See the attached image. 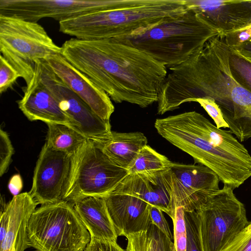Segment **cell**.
Here are the masks:
<instances>
[{
    "label": "cell",
    "instance_id": "obj_1",
    "mask_svg": "<svg viewBox=\"0 0 251 251\" xmlns=\"http://www.w3.org/2000/svg\"><path fill=\"white\" fill-rule=\"evenodd\" d=\"M159 90L158 103L164 113L204 97L213 99L230 132L240 142L251 138V93L232 77L224 43L219 35L186 61L169 68Z\"/></svg>",
    "mask_w": 251,
    "mask_h": 251
},
{
    "label": "cell",
    "instance_id": "obj_2",
    "mask_svg": "<svg viewBox=\"0 0 251 251\" xmlns=\"http://www.w3.org/2000/svg\"><path fill=\"white\" fill-rule=\"evenodd\" d=\"M61 54L116 103L146 108L157 102L167 68L134 46L114 39L72 38Z\"/></svg>",
    "mask_w": 251,
    "mask_h": 251
},
{
    "label": "cell",
    "instance_id": "obj_3",
    "mask_svg": "<svg viewBox=\"0 0 251 251\" xmlns=\"http://www.w3.org/2000/svg\"><path fill=\"white\" fill-rule=\"evenodd\" d=\"M158 133L218 176L233 190L251 176V155L230 131L218 128L196 111L157 119Z\"/></svg>",
    "mask_w": 251,
    "mask_h": 251
},
{
    "label": "cell",
    "instance_id": "obj_4",
    "mask_svg": "<svg viewBox=\"0 0 251 251\" xmlns=\"http://www.w3.org/2000/svg\"><path fill=\"white\" fill-rule=\"evenodd\" d=\"M187 9L185 0H112L107 8L59 22V31L84 40L137 35Z\"/></svg>",
    "mask_w": 251,
    "mask_h": 251
},
{
    "label": "cell",
    "instance_id": "obj_5",
    "mask_svg": "<svg viewBox=\"0 0 251 251\" xmlns=\"http://www.w3.org/2000/svg\"><path fill=\"white\" fill-rule=\"evenodd\" d=\"M218 35L194 10L188 8L184 13L140 34L114 39L137 48L170 68L186 61L209 39Z\"/></svg>",
    "mask_w": 251,
    "mask_h": 251
},
{
    "label": "cell",
    "instance_id": "obj_6",
    "mask_svg": "<svg viewBox=\"0 0 251 251\" xmlns=\"http://www.w3.org/2000/svg\"><path fill=\"white\" fill-rule=\"evenodd\" d=\"M29 247L38 251H84L91 236L74 207L66 201L41 205L27 226Z\"/></svg>",
    "mask_w": 251,
    "mask_h": 251
},
{
    "label": "cell",
    "instance_id": "obj_7",
    "mask_svg": "<svg viewBox=\"0 0 251 251\" xmlns=\"http://www.w3.org/2000/svg\"><path fill=\"white\" fill-rule=\"evenodd\" d=\"M0 51L27 85L36 63L61 54V47L37 22L0 15Z\"/></svg>",
    "mask_w": 251,
    "mask_h": 251
},
{
    "label": "cell",
    "instance_id": "obj_8",
    "mask_svg": "<svg viewBox=\"0 0 251 251\" xmlns=\"http://www.w3.org/2000/svg\"><path fill=\"white\" fill-rule=\"evenodd\" d=\"M92 140L87 139L74 154L72 174L64 201L73 203L88 197H104L128 175Z\"/></svg>",
    "mask_w": 251,
    "mask_h": 251
},
{
    "label": "cell",
    "instance_id": "obj_9",
    "mask_svg": "<svg viewBox=\"0 0 251 251\" xmlns=\"http://www.w3.org/2000/svg\"><path fill=\"white\" fill-rule=\"evenodd\" d=\"M197 211L203 251H223L249 222L244 204L225 185Z\"/></svg>",
    "mask_w": 251,
    "mask_h": 251
},
{
    "label": "cell",
    "instance_id": "obj_10",
    "mask_svg": "<svg viewBox=\"0 0 251 251\" xmlns=\"http://www.w3.org/2000/svg\"><path fill=\"white\" fill-rule=\"evenodd\" d=\"M35 69L52 93L74 128L93 141L108 137L112 133L109 121L98 116L50 69L47 62L37 61Z\"/></svg>",
    "mask_w": 251,
    "mask_h": 251
},
{
    "label": "cell",
    "instance_id": "obj_11",
    "mask_svg": "<svg viewBox=\"0 0 251 251\" xmlns=\"http://www.w3.org/2000/svg\"><path fill=\"white\" fill-rule=\"evenodd\" d=\"M74 157L45 143L36 162L29 192L38 204L64 201L72 174Z\"/></svg>",
    "mask_w": 251,
    "mask_h": 251
},
{
    "label": "cell",
    "instance_id": "obj_12",
    "mask_svg": "<svg viewBox=\"0 0 251 251\" xmlns=\"http://www.w3.org/2000/svg\"><path fill=\"white\" fill-rule=\"evenodd\" d=\"M167 171L175 208L197 211L220 189L218 176L202 165L173 162Z\"/></svg>",
    "mask_w": 251,
    "mask_h": 251
},
{
    "label": "cell",
    "instance_id": "obj_13",
    "mask_svg": "<svg viewBox=\"0 0 251 251\" xmlns=\"http://www.w3.org/2000/svg\"><path fill=\"white\" fill-rule=\"evenodd\" d=\"M112 0H0V15L37 22L51 18L59 22L105 9Z\"/></svg>",
    "mask_w": 251,
    "mask_h": 251
},
{
    "label": "cell",
    "instance_id": "obj_14",
    "mask_svg": "<svg viewBox=\"0 0 251 251\" xmlns=\"http://www.w3.org/2000/svg\"><path fill=\"white\" fill-rule=\"evenodd\" d=\"M52 71L100 118L109 121L114 106L107 94L61 54L46 61Z\"/></svg>",
    "mask_w": 251,
    "mask_h": 251
},
{
    "label": "cell",
    "instance_id": "obj_15",
    "mask_svg": "<svg viewBox=\"0 0 251 251\" xmlns=\"http://www.w3.org/2000/svg\"><path fill=\"white\" fill-rule=\"evenodd\" d=\"M220 35L251 26V0H185Z\"/></svg>",
    "mask_w": 251,
    "mask_h": 251
},
{
    "label": "cell",
    "instance_id": "obj_16",
    "mask_svg": "<svg viewBox=\"0 0 251 251\" xmlns=\"http://www.w3.org/2000/svg\"><path fill=\"white\" fill-rule=\"evenodd\" d=\"M136 196L174 218L175 206L167 170L128 174L111 192Z\"/></svg>",
    "mask_w": 251,
    "mask_h": 251
},
{
    "label": "cell",
    "instance_id": "obj_17",
    "mask_svg": "<svg viewBox=\"0 0 251 251\" xmlns=\"http://www.w3.org/2000/svg\"><path fill=\"white\" fill-rule=\"evenodd\" d=\"M118 236L147 229L151 223V206L133 195L110 193L104 197Z\"/></svg>",
    "mask_w": 251,
    "mask_h": 251
},
{
    "label": "cell",
    "instance_id": "obj_18",
    "mask_svg": "<svg viewBox=\"0 0 251 251\" xmlns=\"http://www.w3.org/2000/svg\"><path fill=\"white\" fill-rule=\"evenodd\" d=\"M18 104L29 121H41L47 124H63L73 127L54 96L43 83L35 69L32 79L25 89L23 97L18 101Z\"/></svg>",
    "mask_w": 251,
    "mask_h": 251
},
{
    "label": "cell",
    "instance_id": "obj_19",
    "mask_svg": "<svg viewBox=\"0 0 251 251\" xmlns=\"http://www.w3.org/2000/svg\"><path fill=\"white\" fill-rule=\"evenodd\" d=\"M37 205L29 192L14 196L7 203L9 223L5 237L0 243V251H25L29 247L27 223Z\"/></svg>",
    "mask_w": 251,
    "mask_h": 251
},
{
    "label": "cell",
    "instance_id": "obj_20",
    "mask_svg": "<svg viewBox=\"0 0 251 251\" xmlns=\"http://www.w3.org/2000/svg\"><path fill=\"white\" fill-rule=\"evenodd\" d=\"M73 204L91 238L117 241L118 236L104 197H88Z\"/></svg>",
    "mask_w": 251,
    "mask_h": 251
},
{
    "label": "cell",
    "instance_id": "obj_21",
    "mask_svg": "<svg viewBox=\"0 0 251 251\" xmlns=\"http://www.w3.org/2000/svg\"><path fill=\"white\" fill-rule=\"evenodd\" d=\"M93 141L112 162L126 170L148 143L147 137L139 131L117 132L112 131L108 137Z\"/></svg>",
    "mask_w": 251,
    "mask_h": 251
},
{
    "label": "cell",
    "instance_id": "obj_22",
    "mask_svg": "<svg viewBox=\"0 0 251 251\" xmlns=\"http://www.w3.org/2000/svg\"><path fill=\"white\" fill-rule=\"evenodd\" d=\"M125 237L126 251H174L173 241L151 223L147 229Z\"/></svg>",
    "mask_w": 251,
    "mask_h": 251
},
{
    "label": "cell",
    "instance_id": "obj_23",
    "mask_svg": "<svg viewBox=\"0 0 251 251\" xmlns=\"http://www.w3.org/2000/svg\"><path fill=\"white\" fill-rule=\"evenodd\" d=\"M46 143L51 149L74 155L88 139L75 128L59 124H48Z\"/></svg>",
    "mask_w": 251,
    "mask_h": 251
},
{
    "label": "cell",
    "instance_id": "obj_24",
    "mask_svg": "<svg viewBox=\"0 0 251 251\" xmlns=\"http://www.w3.org/2000/svg\"><path fill=\"white\" fill-rule=\"evenodd\" d=\"M173 162L147 145L127 168L128 174L152 173L170 168Z\"/></svg>",
    "mask_w": 251,
    "mask_h": 251
},
{
    "label": "cell",
    "instance_id": "obj_25",
    "mask_svg": "<svg viewBox=\"0 0 251 251\" xmlns=\"http://www.w3.org/2000/svg\"><path fill=\"white\" fill-rule=\"evenodd\" d=\"M224 43L232 77L239 85L251 93V61Z\"/></svg>",
    "mask_w": 251,
    "mask_h": 251
},
{
    "label": "cell",
    "instance_id": "obj_26",
    "mask_svg": "<svg viewBox=\"0 0 251 251\" xmlns=\"http://www.w3.org/2000/svg\"><path fill=\"white\" fill-rule=\"evenodd\" d=\"M173 222V240L175 251H186L187 231L184 219V210L181 207L175 209Z\"/></svg>",
    "mask_w": 251,
    "mask_h": 251
},
{
    "label": "cell",
    "instance_id": "obj_27",
    "mask_svg": "<svg viewBox=\"0 0 251 251\" xmlns=\"http://www.w3.org/2000/svg\"><path fill=\"white\" fill-rule=\"evenodd\" d=\"M19 77H21L19 73L0 54V93L6 91Z\"/></svg>",
    "mask_w": 251,
    "mask_h": 251
},
{
    "label": "cell",
    "instance_id": "obj_28",
    "mask_svg": "<svg viewBox=\"0 0 251 251\" xmlns=\"http://www.w3.org/2000/svg\"><path fill=\"white\" fill-rule=\"evenodd\" d=\"M14 152L12 143L6 131L0 129V176L7 171Z\"/></svg>",
    "mask_w": 251,
    "mask_h": 251
},
{
    "label": "cell",
    "instance_id": "obj_29",
    "mask_svg": "<svg viewBox=\"0 0 251 251\" xmlns=\"http://www.w3.org/2000/svg\"><path fill=\"white\" fill-rule=\"evenodd\" d=\"M223 251H251V222H249Z\"/></svg>",
    "mask_w": 251,
    "mask_h": 251
},
{
    "label": "cell",
    "instance_id": "obj_30",
    "mask_svg": "<svg viewBox=\"0 0 251 251\" xmlns=\"http://www.w3.org/2000/svg\"><path fill=\"white\" fill-rule=\"evenodd\" d=\"M196 102H198L206 111L214 121L217 128H228L219 107L213 99L208 97H204L196 100Z\"/></svg>",
    "mask_w": 251,
    "mask_h": 251
},
{
    "label": "cell",
    "instance_id": "obj_31",
    "mask_svg": "<svg viewBox=\"0 0 251 251\" xmlns=\"http://www.w3.org/2000/svg\"><path fill=\"white\" fill-rule=\"evenodd\" d=\"M219 36L227 46L234 48L251 39V26Z\"/></svg>",
    "mask_w": 251,
    "mask_h": 251
},
{
    "label": "cell",
    "instance_id": "obj_32",
    "mask_svg": "<svg viewBox=\"0 0 251 251\" xmlns=\"http://www.w3.org/2000/svg\"><path fill=\"white\" fill-rule=\"evenodd\" d=\"M149 212L151 223L172 241L173 235L171 233L168 222L163 215V211L161 209L151 205Z\"/></svg>",
    "mask_w": 251,
    "mask_h": 251
},
{
    "label": "cell",
    "instance_id": "obj_33",
    "mask_svg": "<svg viewBox=\"0 0 251 251\" xmlns=\"http://www.w3.org/2000/svg\"><path fill=\"white\" fill-rule=\"evenodd\" d=\"M84 251H126L117 241L91 238Z\"/></svg>",
    "mask_w": 251,
    "mask_h": 251
},
{
    "label": "cell",
    "instance_id": "obj_34",
    "mask_svg": "<svg viewBox=\"0 0 251 251\" xmlns=\"http://www.w3.org/2000/svg\"><path fill=\"white\" fill-rule=\"evenodd\" d=\"M3 208L0 212V243L5 237L9 223V213L7 204L4 205Z\"/></svg>",
    "mask_w": 251,
    "mask_h": 251
},
{
    "label": "cell",
    "instance_id": "obj_35",
    "mask_svg": "<svg viewBox=\"0 0 251 251\" xmlns=\"http://www.w3.org/2000/svg\"><path fill=\"white\" fill-rule=\"evenodd\" d=\"M22 187L23 182L21 176L19 175L13 176L8 184V188L10 192L14 196L19 195Z\"/></svg>",
    "mask_w": 251,
    "mask_h": 251
},
{
    "label": "cell",
    "instance_id": "obj_36",
    "mask_svg": "<svg viewBox=\"0 0 251 251\" xmlns=\"http://www.w3.org/2000/svg\"><path fill=\"white\" fill-rule=\"evenodd\" d=\"M233 49L251 61V39Z\"/></svg>",
    "mask_w": 251,
    "mask_h": 251
},
{
    "label": "cell",
    "instance_id": "obj_37",
    "mask_svg": "<svg viewBox=\"0 0 251 251\" xmlns=\"http://www.w3.org/2000/svg\"><path fill=\"white\" fill-rule=\"evenodd\" d=\"M174 251H175V249H174Z\"/></svg>",
    "mask_w": 251,
    "mask_h": 251
}]
</instances>
